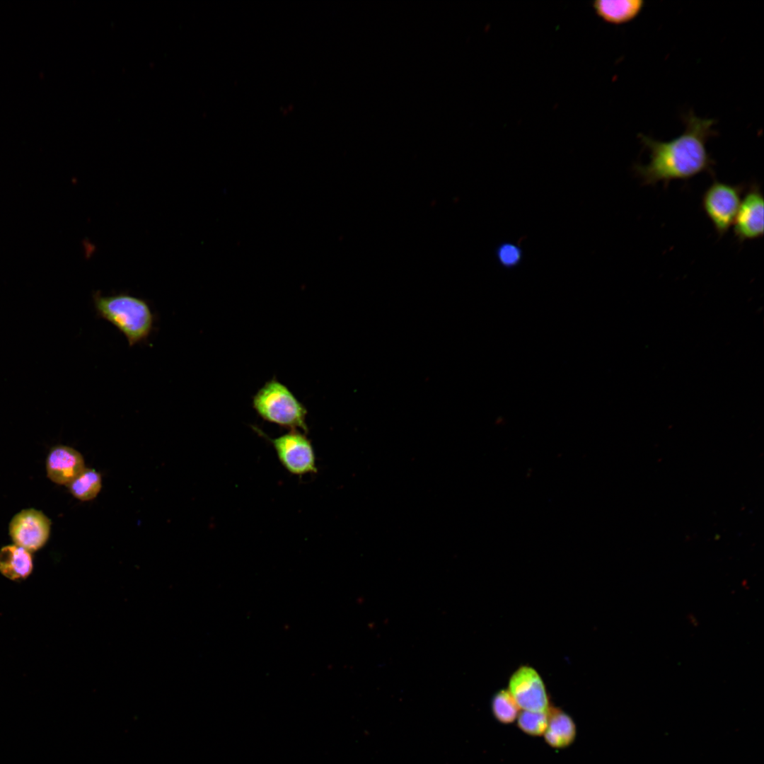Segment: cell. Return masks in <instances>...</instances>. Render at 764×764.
I'll list each match as a JSON object with an SVG mask.
<instances>
[{"mask_svg":"<svg viewBox=\"0 0 764 764\" xmlns=\"http://www.w3.org/2000/svg\"><path fill=\"white\" fill-rule=\"evenodd\" d=\"M685 128L677 137L667 141L654 139L639 134L643 147L649 152V161L634 165L635 175L643 185L675 180H688L704 172L712 173L714 161L707 149V141L716 132L715 120L701 118L689 111L683 115Z\"/></svg>","mask_w":764,"mask_h":764,"instance_id":"obj_1","label":"cell"},{"mask_svg":"<svg viewBox=\"0 0 764 764\" xmlns=\"http://www.w3.org/2000/svg\"><path fill=\"white\" fill-rule=\"evenodd\" d=\"M92 299L97 316L116 328L129 347L151 336L156 316L146 299L125 292L103 295L100 291H94Z\"/></svg>","mask_w":764,"mask_h":764,"instance_id":"obj_2","label":"cell"},{"mask_svg":"<svg viewBox=\"0 0 764 764\" xmlns=\"http://www.w3.org/2000/svg\"><path fill=\"white\" fill-rule=\"evenodd\" d=\"M252 405L265 421L282 428L308 432V411L290 389L273 378L253 395Z\"/></svg>","mask_w":764,"mask_h":764,"instance_id":"obj_3","label":"cell"},{"mask_svg":"<svg viewBox=\"0 0 764 764\" xmlns=\"http://www.w3.org/2000/svg\"><path fill=\"white\" fill-rule=\"evenodd\" d=\"M253 429L272 444L279 462L289 473L302 476L317 473L315 451L305 433L291 430L272 439L260 429Z\"/></svg>","mask_w":764,"mask_h":764,"instance_id":"obj_4","label":"cell"},{"mask_svg":"<svg viewBox=\"0 0 764 764\" xmlns=\"http://www.w3.org/2000/svg\"><path fill=\"white\" fill-rule=\"evenodd\" d=\"M744 189L743 184L714 180L704 192L702 207L719 236H724L733 225Z\"/></svg>","mask_w":764,"mask_h":764,"instance_id":"obj_5","label":"cell"},{"mask_svg":"<svg viewBox=\"0 0 764 764\" xmlns=\"http://www.w3.org/2000/svg\"><path fill=\"white\" fill-rule=\"evenodd\" d=\"M507 690L522 710L548 712V694L534 668L527 665L519 667L510 676Z\"/></svg>","mask_w":764,"mask_h":764,"instance_id":"obj_6","label":"cell"},{"mask_svg":"<svg viewBox=\"0 0 764 764\" xmlns=\"http://www.w3.org/2000/svg\"><path fill=\"white\" fill-rule=\"evenodd\" d=\"M51 529L50 519L35 509H23L11 519L8 532L13 543L32 552L47 542Z\"/></svg>","mask_w":764,"mask_h":764,"instance_id":"obj_7","label":"cell"},{"mask_svg":"<svg viewBox=\"0 0 764 764\" xmlns=\"http://www.w3.org/2000/svg\"><path fill=\"white\" fill-rule=\"evenodd\" d=\"M763 204L760 187L752 184L741 199L732 225L734 236L740 243L763 236Z\"/></svg>","mask_w":764,"mask_h":764,"instance_id":"obj_8","label":"cell"},{"mask_svg":"<svg viewBox=\"0 0 764 764\" xmlns=\"http://www.w3.org/2000/svg\"><path fill=\"white\" fill-rule=\"evenodd\" d=\"M85 468L81 453L68 446H54L46 459L47 477L58 485L67 486Z\"/></svg>","mask_w":764,"mask_h":764,"instance_id":"obj_9","label":"cell"},{"mask_svg":"<svg viewBox=\"0 0 764 764\" xmlns=\"http://www.w3.org/2000/svg\"><path fill=\"white\" fill-rule=\"evenodd\" d=\"M548 715V726L543 734L545 741L554 748L569 746L577 735L576 724L572 717L562 710L552 707Z\"/></svg>","mask_w":764,"mask_h":764,"instance_id":"obj_10","label":"cell"},{"mask_svg":"<svg viewBox=\"0 0 764 764\" xmlns=\"http://www.w3.org/2000/svg\"><path fill=\"white\" fill-rule=\"evenodd\" d=\"M33 569L31 552L15 544L0 550V572L12 581L27 579Z\"/></svg>","mask_w":764,"mask_h":764,"instance_id":"obj_11","label":"cell"},{"mask_svg":"<svg viewBox=\"0 0 764 764\" xmlns=\"http://www.w3.org/2000/svg\"><path fill=\"white\" fill-rule=\"evenodd\" d=\"M592 6L596 13L605 22L622 25L636 18L642 12V0H598Z\"/></svg>","mask_w":764,"mask_h":764,"instance_id":"obj_12","label":"cell"},{"mask_svg":"<svg viewBox=\"0 0 764 764\" xmlns=\"http://www.w3.org/2000/svg\"><path fill=\"white\" fill-rule=\"evenodd\" d=\"M66 487L75 498L81 501L92 500L102 488L101 475L94 469L85 468Z\"/></svg>","mask_w":764,"mask_h":764,"instance_id":"obj_13","label":"cell"},{"mask_svg":"<svg viewBox=\"0 0 764 764\" xmlns=\"http://www.w3.org/2000/svg\"><path fill=\"white\" fill-rule=\"evenodd\" d=\"M494 717L500 723L509 724L516 720L520 708L507 689L495 693L491 701Z\"/></svg>","mask_w":764,"mask_h":764,"instance_id":"obj_14","label":"cell"},{"mask_svg":"<svg viewBox=\"0 0 764 764\" xmlns=\"http://www.w3.org/2000/svg\"><path fill=\"white\" fill-rule=\"evenodd\" d=\"M517 726L525 734L539 736L543 735L548 722V712L521 710L516 719Z\"/></svg>","mask_w":764,"mask_h":764,"instance_id":"obj_15","label":"cell"},{"mask_svg":"<svg viewBox=\"0 0 764 764\" xmlns=\"http://www.w3.org/2000/svg\"><path fill=\"white\" fill-rule=\"evenodd\" d=\"M494 256L499 266L506 270H512L521 264L523 251L517 243L502 241L495 248Z\"/></svg>","mask_w":764,"mask_h":764,"instance_id":"obj_16","label":"cell"}]
</instances>
